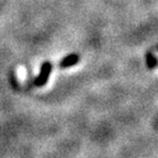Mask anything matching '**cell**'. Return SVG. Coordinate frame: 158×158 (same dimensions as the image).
I'll use <instances>...</instances> for the list:
<instances>
[{"label":"cell","instance_id":"6da1fadb","mask_svg":"<svg viewBox=\"0 0 158 158\" xmlns=\"http://www.w3.org/2000/svg\"><path fill=\"white\" fill-rule=\"evenodd\" d=\"M53 70V64L49 60H46L44 62L42 65H41V70H40V74L37 77H35L34 80L32 82H30L27 86H34V87H42L45 86L48 80V77L51 72Z\"/></svg>","mask_w":158,"mask_h":158},{"label":"cell","instance_id":"7a4b0ae2","mask_svg":"<svg viewBox=\"0 0 158 158\" xmlns=\"http://www.w3.org/2000/svg\"><path fill=\"white\" fill-rule=\"evenodd\" d=\"M80 60V56L78 54H70L68 56L64 57V58L58 63V67L60 68H68V67H73L76 64H78Z\"/></svg>","mask_w":158,"mask_h":158},{"label":"cell","instance_id":"3957f363","mask_svg":"<svg viewBox=\"0 0 158 158\" xmlns=\"http://www.w3.org/2000/svg\"><path fill=\"white\" fill-rule=\"evenodd\" d=\"M146 63H147V67L149 69H154L158 66V59L149 51L146 53Z\"/></svg>","mask_w":158,"mask_h":158}]
</instances>
